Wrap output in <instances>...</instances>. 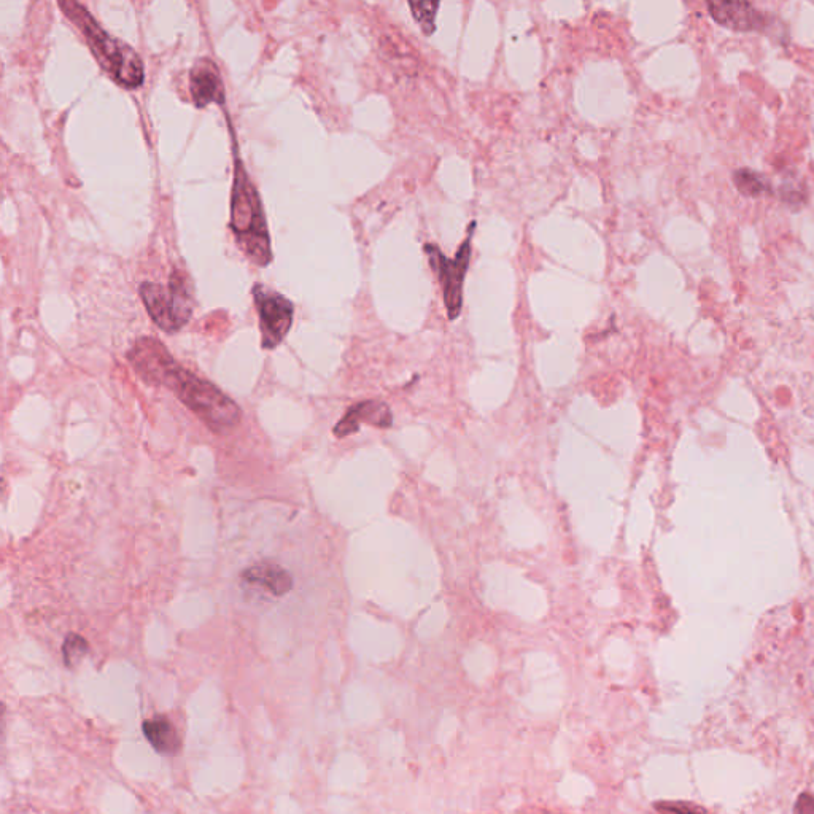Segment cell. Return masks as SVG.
<instances>
[{
	"label": "cell",
	"instance_id": "obj_1",
	"mask_svg": "<svg viewBox=\"0 0 814 814\" xmlns=\"http://www.w3.org/2000/svg\"><path fill=\"white\" fill-rule=\"evenodd\" d=\"M131 365L150 385H163L207 427L228 431L241 422V409L220 388L182 368L158 339L140 338L128 353Z\"/></svg>",
	"mask_w": 814,
	"mask_h": 814
},
{
	"label": "cell",
	"instance_id": "obj_10",
	"mask_svg": "<svg viewBox=\"0 0 814 814\" xmlns=\"http://www.w3.org/2000/svg\"><path fill=\"white\" fill-rule=\"evenodd\" d=\"M245 582L253 584V586H260L268 590L271 594L285 595L290 592L293 587L290 574L277 565L271 563H260V565L252 566L249 570L242 574Z\"/></svg>",
	"mask_w": 814,
	"mask_h": 814
},
{
	"label": "cell",
	"instance_id": "obj_5",
	"mask_svg": "<svg viewBox=\"0 0 814 814\" xmlns=\"http://www.w3.org/2000/svg\"><path fill=\"white\" fill-rule=\"evenodd\" d=\"M252 291L256 311L260 317L263 349H276L291 330L295 307L290 299L271 288L264 287L261 283H256Z\"/></svg>",
	"mask_w": 814,
	"mask_h": 814
},
{
	"label": "cell",
	"instance_id": "obj_4",
	"mask_svg": "<svg viewBox=\"0 0 814 814\" xmlns=\"http://www.w3.org/2000/svg\"><path fill=\"white\" fill-rule=\"evenodd\" d=\"M139 291L148 315L161 330L171 334L177 333L190 322L194 309V295L187 272L175 269L167 285L144 282L140 285Z\"/></svg>",
	"mask_w": 814,
	"mask_h": 814
},
{
	"label": "cell",
	"instance_id": "obj_2",
	"mask_svg": "<svg viewBox=\"0 0 814 814\" xmlns=\"http://www.w3.org/2000/svg\"><path fill=\"white\" fill-rule=\"evenodd\" d=\"M58 5L64 15L69 18L70 23L80 29L99 66L118 85L125 86L129 90H136L139 86L144 85V61L131 45L104 31L101 24L94 20L93 15L82 4L66 0V2H59Z\"/></svg>",
	"mask_w": 814,
	"mask_h": 814
},
{
	"label": "cell",
	"instance_id": "obj_16",
	"mask_svg": "<svg viewBox=\"0 0 814 814\" xmlns=\"http://www.w3.org/2000/svg\"><path fill=\"white\" fill-rule=\"evenodd\" d=\"M794 814H814V795H800L797 802H795Z\"/></svg>",
	"mask_w": 814,
	"mask_h": 814
},
{
	"label": "cell",
	"instance_id": "obj_11",
	"mask_svg": "<svg viewBox=\"0 0 814 814\" xmlns=\"http://www.w3.org/2000/svg\"><path fill=\"white\" fill-rule=\"evenodd\" d=\"M144 733L148 743L159 752V754H175L179 751V733L174 729L169 719L159 716V718L148 719L144 722Z\"/></svg>",
	"mask_w": 814,
	"mask_h": 814
},
{
	"label": "cell",
	"instance_id": "obj_15",
	"mask_svg": "<svg viewBox=\"0 0 814 814\" xmlns=\"http://www.w3.org/2000/svg\"><path fill=\"white\" fill-rule=\"evenodd\" d=\"M659 810L665 814H705V811L700 807H695L692 803H662L659 805Z\"/></svg>",
	"mask_w": 814,
	"mask_h": 814
},
{
	"label": "cell",
	"instance_id": "obj_6",
	"mask_svg": "<svg viewBox=\"0 0 814 814\" xmlns=\"http://www.w3.org/2000/svg\"><path fill=\"white\" fill-rule=\"evenodd\" d=\"M425 249L430 252L431 266L438 271L439 279H441L449 317L457 318L462 311L463 280H465L466 268L470 263V239L462 245V249L454 260L446 258L442 255L441 250L436 249L433 245H427Z\"/></svg>",
	"mask_w": 814,
	"mask_h": 814
},
{
	"label": "cell",
	"instance_id": "obj_13",
	"mask_svg": "<svg viewBox=\"0 0 814 814\" xmlns=\"http://www.w3.org/2000/svg\"><path fill=\"white\" fill-rule=\"evenodd\" d=\"M409 7H411L415 20L422 24L423 31L428 32V34L435 31L436 10L439 8L438 2H411Z\"/></svg>",
	"mask_w": 814,
	"mask_h": 814
},
{
	"label": "cell",
	"instance_id": "obj_8",
	"mask_svg": "<svg viewBox=\"0 0 814 814\" xmlns=\"http://www.w3.org/2000/svg\"><path fill=\"white\" fill-rule=\"evenodd\" d=\"M711 16L719 24L737 31H760L764 29V16L748 2H721L708 4Z\"/></svg>",
	"mask_w": 814,
	"mask_h": 814
},
{
	"label": "cell",
	"instance_id": "obj_9",
	"mask_svg": "<svg viewBox=\"0 0 814 814\" xmlns=\"http://www.w3.org/2000/svg\"><path fill=\"white\" fill-rule=\"evenodd\" d=\"M361 420L373 423L376 427H388L392 423V415L388 407L379 401H363L350 407L341 422L334 428V435L339 438L352 435L358 430Z\"/></svg>",
	"mask_w": 814,
	"mask_h": 814
},
{
	"label": "cell",
	"instance_id": "obj_14",
	"mask_svg": "<svg viewBox=\"0 0 814 814\" xmlns=\"http://www.w3.org/2000/svg\"><path fill=\"white\" fill-rule=\"evenodd\" d=\"M86 652H88V643L83 640L82 636L70 633L66 641H64L63 646V656L66 665L74 667L75 663L80 662V660L85 657Z\"/></svg>",
	"mask_w": 814,
	"mask_h": 814
},
{
	"label": "cell",
	"instance_id": "obj_7",
	"mask_svg": "<svg viewBox=\"0 0 814 814\" xmlns=\"http://www.w3.org/2000/svg\"><path fill=\"white\" fill-rule=\"evenodd\" d=\"M190 93L191 99L198 109H204L210 104L225 102V85L221 80L220 70L212 59H198L191 67Z\"/></svg>",
	"mask_w": 814,
	"mask_h": 814
},
{
	"label": "cell",
	"instance_id": "obj_3",
	"mask_svg": "<svg viewBox=\"0 0 814 814\" xmlns=\"http://www.w3.org/2000/svg\"><path fill=\"white\" fill-rule=\"evenodd\" d=\"M237 244L256 266H268L272 261L271 237L264 217L260 194L245 171L241 159L234 167L233 194H231V223Z\"/></svg>",
	"mask_w": 814,
	"mask_h": 814
},
{
	"label": "cell",
	"instance_id": "obj_12",
	"mask_svg": "<svg viewBox=\"0 0 814 814\" xmlns=\"http://www.w3.org/2000/svg\"><path fill=\"white\" fill-rule=\"evenodd\" d=\"M733 182H735L738 191L745 194V196H749V198H759V196L770 190L768 183L759 174L749 171V169H740V171L735 172Z\"/></svg>",
	"mask_w": 814,
	"mask_h": 814
}]
</instances>
